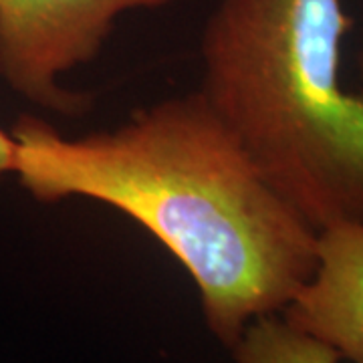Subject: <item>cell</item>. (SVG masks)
<instances>
[{"instance_id":"obj_3","label":"cell","mask_w":363,"mask_h":363,"mask_svg":"<svg viewBox=\"0 0 363 363\" xmlns=\"http://www.w3.org/2000/svg\"><path fill=\"white\" fill-rule=\"evenodd\" d=\"M176 0H0V79L28 104L81 119L93 97L63 75L99 57L117 18Z\"/></svg>"},{"instance_id":"obj_1","label":"cell","mask_w":363,"mask_h":363,"mask_svg":"<svg viewBox=\"0 0 363 363\" xmlns=\"http://www.w3.org/2000/svg\"><path fill=\"white\" fill-rule=\"evenodd\" d=\"M18 184L39 202L87 198L138 222L200 291L210 331L233 347L247 325L283 313L317 267L319 230L279 194L200 91L65 135L21 116Z\"/></svg>"},{"instance_id":"obj_7","label":"cell","mask_w":363,"mask_h":363,"mask_svg":"<svg viewBox=\"0 0 363 363\" xmlns=\"http://www.w3.org/2000/svg\"><path fill=\"white\" fill-rule=\"evenodd\" d=\"M355 69H357L359 87L363 89V26H362V35H359V47H357V52H355Z\"/></svg>"},{"instance_id":"obj_6","label":"cell","mask_w":363,"mask_h":363,"mask_svg":"<svg viewBox=\"0 0 363 363\" xmlns=\"http://www.w3.org/2000/svg\"><path fill=\"white\" fill-rule=\"evenodd\" d=\"M14 152H16V143L13 133L2 130L0 125V182L14 172Z\"/></svg>"},{"instance_id":"obj_2","label":"cell","mask_w":363,"mask_h":363,"mask_svg":"<svg viewBox=\"0 0 363 363\" xmlns=\"http://www.w3.org/2000/svg\"><path fill=\"white\" fill-rule=\"evenodd\" d=\"M343 0H218L200 93L315 230L363 222V89L343 79Z\"/></svg>"},{"instance_id":"obj_4","label":"cell","mask_w":363,"mask_h":363,"mask_svg":"<svg viewBox=\"0 0 363 363\" xmlns=\"http://www.w3.org/2000/svg\"><path fill=\"white\" fill-rule=\"evenodd\" d=\"M350 363H363V222L319 230L317 267L281 313Z\"/></svg>"},{"instance_id":"obj_5","label":"cell","mask_w":363,"mask_h":363,"mask_svg":"<svg viewBox=\"0 0 363 363\" xmlns=\"http://www.w3.org/2000/svg\"><path fill=\"white\" fill-rule=\"evenodd\" d=\"M230 350L236 363H341L331 345L291 325L281 313L250 321Z\"/></svg>"}]
</instances>
